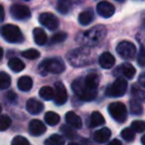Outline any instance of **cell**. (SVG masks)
<instances>
[{"label":"cell","instance_id":"obj_42","mask_svg":"<svg viewBox=\"0 0 145 145\" xmlns=\"http://www.w3.org/2000/svg\"><path fill=\"white\" fill-rule=\"evenodd\" d=\"M4 17H5V11H4V8L3 6L0 4V22L3 21Z\"/></svg>","mask_w":145,"mask_h":145},{"label":"cell","instance_id":"obj_2","mask_svg":"<svg viewBox=\"0 0 145 145\" xmlns=\"http://www.w3.org/2000/svg\"><path fill=\"white\" fill-rule=\"evenodd\" d=\"M107 29L104 26H95L92 29L81 33L77 37V40L86 46H94L99 44L105 39Z\"/></svg>","mask_w":145,"mask_h":145},{"label":"cell","instance_id":"obj_10","mask_svg":"<svg viewBox=\"0 0 145 145\" xmlns=\"http://www.w3.org/2000/svg\"><path fill=\"white\" fill-rule=\"evenodd\" d=\"M39 21L42 26L52 31L56 30L59 24L58 19L52 13H42L39 18Z\"/></svg>","mask_w":145,"mask_h":145},{"label":"cell","instance_id":"obj_41","mask_svg":"<svg viewBox=\"0 0 145 145\" xmlns=\"http://www.w3.org/2000/svg\"><path fill=\"white\" fill-rule=\"evenodd\" d=\"M138 83H139L143 88H145V72H143L142 74H140L139 78H138Z\"/></svg>","mask_w":145,"mask_h":145},{"label":"cell","instance_id":"obj_21","mask_svg":"<svg viewBox=\"0 0 145 145\" xmlns=\"http://www.w3.org/2000/svg\"><path fill=\"white\" fill-rule=\"evenodd\" d=\"M33 87V80L30 76H22L18 80V88L21 91H30Z\"/></svg>","mask_w":145,"mask_h":145},{"label":"cell","instance_id":"obj_32","mask_svg":"<svg viewBox=\"0 0 145 145\" xmlns=\"http://www.w3.org/2000/svg\"><path fill=\"white\" fill-rule=\"evenodd\" d=\"M60 130L62 131V133L66 136L67 138H74L76 136V131L72 128V126H69V125H62L60 127Z\"/></svg>","mask_w":145,"mask_h":145},{"label":"cell","instance_id":"obj_14","mask_svg":"<svg viewBox=\"0 0 145 145\" xmlns=\"http://www.w3.org/2000/svg\"><path fill=\"white\" fill-rule=\"evenodd\" d=\"M46 125L40 120H33L29 124V131L34 136L42 135V134H44L46 132Z\"/></svg>","mask_w":145,"mask_h":145},{"label":"cell","instance_id":"obj_39","mask_svg":"<svg viewBox=\"0 0 145 145\" xmlns=\"http://www.w3.org/2000/svg\"><path fill=\"white\" fill-rule=\"evenodd\" d=\"M137 39H138V42L141 44V48L145 50V32L138 34Z\"/></svg>","mask_w":145,"mask_h":145},{"label":"cell","instance_id":"obj_3","mask_svg":"<svg viewBox=\"0 0 145 145\" xmlns=\"http://www.w3.org/2000/svg\"><path fill=\"white\" fill-rule=\"evenodd\" d=\"M67 58L73 66H84L93 60L91 52L87 48H80L72 50L69 52Z\"/></svg>","mask_w":145,"mask_h":145},{"label":"cell","instance_id":"obj_19","mask_svg":"<svg viewBox=\"0 0 145 145\" xmlns=\"http://www.w3.org/2000/svg\"><path fill=\"white\" fill-rule=\"evenodd\" d=\"M33 35H34V39L35 42H36L37 44L39 46H44L46 42H48V37H46V34L44 33V31L40 28H36L33 32Z\"/></svg>","mask_w":145,"mask_h":145},{"label":"cell","instance_id":"obj_4","mask_svg":"<svg viewBox=\"0 0 145 145\" xmlns=\"http://www.w3.org/2000/svg\"><path fill=\"white\" fill-rule=\"evenodd\" d=\"M40 71L42 74L46 73H56V74H59V73L63 72L65 69V65L61 59L59 58H48L44 59L39 66Z\"/></svg>","mask_w":145,"mask_h":145},{"label":"cell","instance_id":"obj_5","mask_svg":"<svg viewBox=\"0 0 145 145\" xmlns=\"http://www.w3.org/2000/svg\"><path fill=\"white\" fill-rule=\"evenodd\" d=\"M1 35L6 42H12V44L21 42L24 39L21 30L17 26L12 25V24L3 26L1 28Z\"/></svg>","mask_w":145,"mask_h":145},{"label":"cell","instance_id":"obj_11","mask_svg":"<svg viewBox=\"0 0 145 145\" xmlns=\"http://www.w3.org/2000/svg\"><path fill=\"white\" fill-rule=\"evenodd\" d=\"M136 73V70L130 63H122L116 67L114 74L116 76H122L127 79H132Z\"/></svg>","mask_w":145,"mask_h":145},{"label":"cell","instance_id":"obj_34","mask_svg":"<svg viewBox=\"0 0 145 145\" xmlns=\"http://www.w3.org/2000/svg\"><path fill=\"white\" fill-rule=\"evenodd\" d=\"M11 118L6 115L0 116V130H6L7 128H9V126L11 125Z\"/></svg>","mask_w":145,"mask_h":145},{"label":"cell","instance_id":"obj_46","mask_svg":"<svg viewBox=\"0 0 145 145\" xmlns=\"http://www.w3.org/2000/svg\"><path fill=\"white\" fill-rule=\"evenodd\" d=\"M68 145H79V144H77V143H69Z\"/></svg>","mask_w":145,"mask_h":145},{"label":"cell","instance_id":"obj_26","mask_svg":"<svg viewBox=\"0 0 145 145\" xmlns=\"http://www.w3.org/2000/svg\"><path fill=\"white\" fill-rule=\"evenodd\" d=\"M64 138L59 134H52L44 141V145H64Z\"/></svg>","mask_w":145,"mask_h":145},{"label":"cell","instance_id":"obj_43","mask_svg":"<svg viewBox=\"0 0 145 145\" xmlns=\"http://www.w3.org/2000/svg\"><path fill=\"white\" fill-rule=\"evenodd\" d=\"M107 145H122V143L118 139H114L111 142H109Z\"/></svg>","mask_w":145,"mask_h":145},{"label":"cell","instance_id":"obj_37","mask_svg":"<svg viewBox=\"0 0 145 145\" xmlns=\"http://www.w3.org/2000/svg\"><path fill=\"white\" fill-rule=\"evenodd\" d=\"M11 145H30V143L27 138H25L24 136L19 135L14 137V139L11 142Z\"/></svg>","mask_w":145,"mask_h":145},{"label":"cell","instance_id":"obj_30","mask_svg":"<svg viewBox=\"0 0 145 145\" xmlns=\"http://www.w3.org/2000/svg\"><path fill=\"white\" fill-rule=\"evenodd\" d=\"M121 137L123 138L125 141L130 142L134 139V136H135V131L132 129L131 127H127V128H124V129L121 130V133H120Z\"/></svg>","mask_w":145,"mask_h":145},{"label":"cell","instance_id":"obj_7","mask_svg":"<svg viewBox=\"0 0 145 145\" xmlns=\"http://www.w3.org/2000/svg\"><path fill=\"white\" fill-rule=\"evenodd\" d=\"M110 115L112 118L118 122H124L127 116V111H126L125 106L120 102H114L110 104L108 107Z\"/></svg>","mask_w":145,"mask_h":145},{"label":"cell","instance_id":"obj_20","mask_svg":"<svg viewBox=\"0 0 145 145\" xmlns=\"http://www.w3.org/2000/svg\"><path fill=\"white\" fill-rule=\"evenodd\" d=\"M94 20V13L92 10H86L79 14L78 21L82 26H87Z\"/></svg>","mask_w":145,"mask_h":145},{"label":"cell","instance_id":"obj_16","mask_svg":"<svg viewBox=\"0 0 145 145\" xmlns=\"http://www.w3.org/2000/svg\"><path fill=\"white\" fill-rule=\"evenodd\" d=\"M111 134H112V132L109 128L103 127V128H101V129L95 131L93 137H94V140H95L96 142H98V143H104V142H107L108 140L110 139Z\"/></svg>","mask_w":145,"mask_h":145},{"label":"cell","instance_id":"obj_24","mask_svg":"<svg viewBox=\"0 0 145 145\" xmlns=\"http://www.w3.org/2000/svg\"><path fill=\"white\" fill-rule=\"evenodd\" d=\"M39 95H40V98H42L46 101H50L54 97V90L50 86H44L40 88V92H39Z\"/></svg>","mask_w":145,"mask_h":145},{"label":"cell","instance_id":"obj_17","mask_svg":"<svg viewBox=\"0 0 145 145\" xmlns=\"http://www.w3.org/2000/svg\"><path fill=\"white\" fill-rule=\"evenodd\" d=\"M44 109V105L36 99H30L27 102V111L32 115H38Z\"/></svg>","mask_w":145,"mask_h":145},{"label":"cell","instance_id":"obj_44","mask_svg":"<svg viewBox=\"0 0 145 145\" xmlns=\"http://www.w3.org/2000/svg\"><path fill=\"white\" fill-rule=\"evenodd\" d=\"M141 143H142V145H145V134L141 137Z\"/></svg>","mask_w":145,"mask_h":145},{"label":"cell","instance_id":"obj_45","mask_svg":"<svg viewBox=\"0 0 145 145\" xmlns=\"http://www.w3.org/2000/svg\"><path fill=\"white\" fill-rule=\"evenodd\" d=\"M2 56H3V50H2V48H0V60H1Z\"/></svg>","mask_w":145,"mask_h":145},{"label":"cell","instance_id":"obj_31","mask_svg":"<svg viewBox=\"0 0 145 145\" xmlns=\"http://www.w3.org/2000/svg\"><path fill=\"white\" fill-rule=\"evenodd\" d=\"M130 112L133 115H141L143 110H142V106L139 104V101L135 99L130 101Z\"/></svg>","mask_w":145,"mask_h":145},{"label":"cell","instance_id":"obj_1","mask_svg":"<svg viewBox=\"0 0 145 145\" xmlns=\"http://www.w3.org/2000/svg\"><path fill=\"white\" fill-rule=\"evenodd\" d=\"M100 78L97 73H89L85 77L75 79L71 84L75 95L82 101H93L97 96Z\"/></svg>","mask_w":145,"mask_h":145},{"label":"cell","instance_id":"obj_27","mask_svg":"<svg viewBox=\"0 0 145 145\" xmlns=\"http://www.w3.org/2000/svg\"><path fill=\"white\" fill-rule=\"evenodd\" d=\"M71 2L69 0H59L57 2V10L61 14H67L70 11Z\"/></svg>","mask_w":145,"mask_h":145},{"label":"cell","instance_id":"obj_33","mask_svg":"<svg viewBox=\"0 0 145 145\" xmlns=\"http://www.w3.org/2000/svg\"><path fill=\"white\" fill-rule=\"evenodd\" d=\"M67 38V35L66 33H63V32H60V33H56L54 34V36L52 37L50 39V44H59V42H62L66 40Z\"/></svg>","mask_w":145,"mask_h":145},{"label":"cell","instance_id":"obj_48","mask_svg":"<svg viewBox=\"0 0 145 145\" xmlns=\"http://www.w3.org/2000/svg\"><path fill=\"white\" fill-rule=\"evenodd\" d=\"M116 1H118V2H123L124 0H116Z\"/></svg>","mask_w":145,"mask_h":145},{"label":"cell","instance_id":"obj_40","mask_svg":"<svg viewBox=\"0 0 145 145\" xmlns=\"http://www.w3.org/2000/svg\"><path fill=\"white\" fill-rule=\"evenodd\" d=\"M6 97H7L8 101L12 102V103H13V102L15 101L16 99H17V96H16V94L14 93V92H9V93L6 95Z\"/></svg>","mask_w":145,"mask_h":145},{"label":"cell","instance_id":"obj_38","mask_svg":"<svg viewBox=\"0 0 145 145\" xmlns=\"http://www.w3.org/2000/svg\"><path fill=\"white\" fill-rule=\"evenodd\" d=\"M137 62L140 66L145 67V50H143V48L140 50V52H139V54H138Z\"/></svg>","mask_w":145,"mask_h":145},{"label":"cell","instance_id":"obj_13","mask_svg":"<svg viewBox=\"0 0 145 145\" xmlns=\"http://www.w3.org/2000/svg\"><path fill=\"white\" fill-rule=\"evenodd\" d=\"M97 12L103 18H110L115 14V7L108 1H101L97 4Z\"/></svg>","mask_w":145,"mask_h":145},{"label":"cell","instance_id":"obj_36","mask_svg":"<svg viewBox=\"0 0 145 145\" xmlns=\"http://www.w3.org/2000/svg\"><path fill=\"white\" fill-rule=\"evenodd\" d=\"M22 56L28 59H36L40 56V52H39L37 50L30 48V50H25V52H22Z\"/></svg>","mask_w":145,"mask_h":145},{"label":"cell","instance_id":"obj_29","mask_svg":"<svg viewBox=\"0 0 145 145\" xmlns=\"http://www.w3.org/2000/svg\"><path fill=\"white\" fill-rule=\"evenodd\" d=\"M131 93L135 100H137V101H145V92L142 89H140L137 85L132 86Z\"/></svg>","mask_w":145,"mask_h":145},{"label":"cell","instance_id":"obj_22","mask_svg":"<svg viewBox=\"0 0 145 145\" xmlns=\"http://www.w3.org/2000/svg\"><path fill=\"white\" fill-rule=\"evenodd\" d=\"M105 123V118L99 113V112H93L90 116V126L91 127H97V126L103 125Z\"/></svg>","mask_w":145,"mask_h":145},{"label":"cell","instance_id":"obj_15","mask_svg":"<svg viewBox=\"0 0 145 145\" xmlns=\"http://www.w3.org/2000/svg\"><path fill=\"white\" fill-rule=\"evenodd\" d=\"M116 59L114 56L110 52H104L99 57V64L102 68L104 69H109L115 65Z\"/></svg>","mask_w":145,"mask_h":145},{"label":"cell","instance_id":"obj_9","mask_svg":"<svg viewBox=\"0 0 145 145\" xmlns=\"http://www.w3.org/2000/svg\"><path fill=\"white\" fill-rule=\"evenodd\" d=\"M12 17L16 20H27L31 17V11L27 6L15 4L10 9Z\"/></svg>","mask_w":145,"mask_h":145},{"label":"cell","instance_id":"obj_25","mask_svg":"<svg viewBox=\"0 0 145 145\" xmlns=\"http://www.w3.org/2000/svg\"><path fill=\"white\" fill-rule=\"evenodd\" d=\"M44 120L48 125H56L60 120V116L58 114L54 113V112H48V113L44 115Z\"/></svg>","mask_w":145,"mask_h":145},{"label":"cell","instance_id":"obj_35","mask_svg":"<svg viewBox=\"0 0 145 145\" xmlns=\"http://www.w3.org/2000/svg\"><path fill=\"white\" fill-rule=\"evenodd\" d=\"M131 128L135 132H143L145 130L144 120H134L131 123Z\"/></svg>","mask_w":145,"mask_h":145},{"label":"cell","instance_id":"obj_8","mask_svg":"<svg viewBox=\"0 0 145 145\" xmlns=\"http://www.w3.org/2000/svg\"><path fill=\"white\" fill-rule=\"evenodd\" d=\"M116 52L118 56L123 59H131L134 57L136 54V48L132 42H120L116 46Z\"/></svg>","mask_w":145,"mask_h":145},{"label":"cell","instance_id":"obj_49","mask_svg":"<svg viewBox=\"0 0 145 145\" xmlns=\"http://www.w3.org/2000/svg\"><path fill=\"white\" fill-rule=\"evenodd\" d=\"M25 1H30V0H25Z\"/></svg>","mask_w":145,"mask_h":145},{"label":"cell","instance_id":"obj_12","mask_svg":"<svg viewBox=\"0 0 145 145\" xmlns=\"http://www.w3.org/2000/svg\"><path fill=\"white\" fill-rule=\"evenodd\" d=\"M54 102H56V105H63V104L66 103L67 101V92L66 88L64 87V85L61 82H56L54 84Z\"/></svg>","mask_w":145,"mask_h":145},{"label":"cell","instance_id":"obj_23","mask_svg":"<svg viewBox=\"0 0 145 145\" xmlns=\"http://www.w3.org/2000/svg\"><path fill=\"white\" fill-rule=\"evenodd\" d=\"M8 66L14 72H20V71L24 70L25 68V64L22 60H20L19 58H11L8 61Z\"/></svg>","mask_w":145,"mask_h":145},{"label":"cell","instance_id":"obj_47","mask_svg":"<svg viewBox=\"0 0 145 145\" xmlns=\"http://www.w3.org/2000/svg\"><path fill=\"white\" fill-rule=\"evenodd\" d=\"M1 112H2V107H1V105H0V114H1Z\"/></svg>","mask_w":145,"mask_h":145},{"label":"cell","instance_id":"obj_18","mask_svg":"<svg viewBox=\"0 0 145 145\" xmlns=\"http://www.w3.org/2000/svg\"><path fill=\"white\" fill-rule=\"evenodd\" d=\"M65 120L66 122L74 128H81L82 127V120L77 116L74 112H68L65 115Z\"/></svg>","mask_w":145,"mask_h":145},{"label":"cell","instance_id":"obj_28","mask_svg":"<svg viewBox=\"0 0 145 145\" xmlns=\"http://www.w3.org/2000/svg\"><path fill=\"white\" fill-rule=\"evenodd\" d=\"M11 85V77L5 72H0V89H8Z\"/></svg>","mask_w":145,"mask_h":145},{"label":"cell","instance_id":"obj_6","mask_svg":"<svg viewBox=\"0 0 145 145\" xmlns=\"http://www.w3.org/2000/svg\"><path fill=\"white\" fill-rule=\"evenodd\" d=\"M126 89H127V82H126V80H124L121 77H118L113 84L110 85L106 89V95L113 98L122 97L125 94Z\"/></svg>","mask_w":145,"mask_h":145}]
</instances>
